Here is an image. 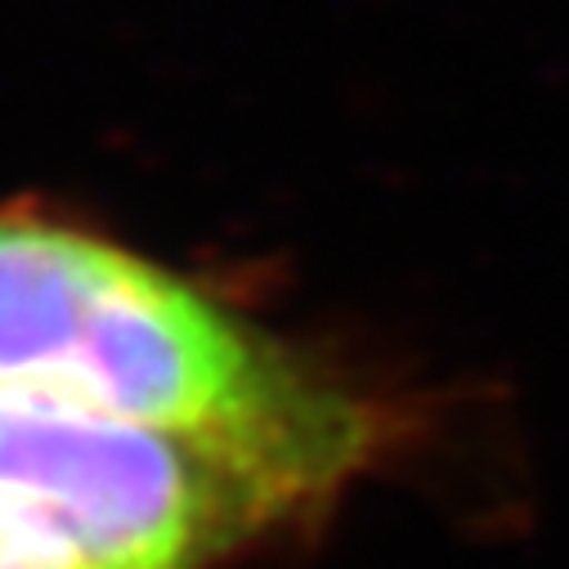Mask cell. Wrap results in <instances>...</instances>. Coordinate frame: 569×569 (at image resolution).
Here are the masks:
<instances>
[{
  "mask_svg": "<svg viewBox=\"0 0 569 569\" xmlns=\"http://www.w3.org/2000/svg\"><path fill=\"white\" fill-rule=\"evenodd\" d=\"M0 372L176 431L381 436V417L242 332L167 269L46 220H0Z\"/></svg>",
  "mask_w": 569,
  "mask_h": 569,
  "instance_id": "obj_2",
  "label": "cell"
},
{
  "mask_svg": "<svg viewBox=\"0 0 569 569\" xmlns=\"http://www.w3.org/2000/svg\"><path fill=\"white\" fill-rule=\"evenodd\" d=\"M377 445L176 431L0 372V569H207Z\"/></svg>",
  "mask_w": 569,
  "mask_h": 569,
  "instance_id": "obj_1",
  "label": "cell"
}]
</instances>
